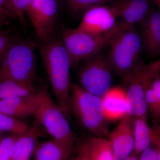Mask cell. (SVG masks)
<instances>
[{
    "label": "cell",
    "instance_id": "836d02e7",
    "mask_svg": "<svg viewBox=\"0 0 160 160\" xmlns=\"http://www.w3.org/2000/svg\"><path fill=\"white\" fill-rule=\"evenodd\" d=\"M2 132H0V142H1V140H2Z\"/></svg>",
    "mask_w": 160,
    "mask_h": 160
},
{
    "label": "cell",
    "instance_id": "d590c367",
    "mask_svg": "<svg viewBox=\"0 0 160 160\" xmlns=\"http://www.w3.org/2000/svg\"><path fill=\"white\" fill-rule=\"evenodd\" d=\"M3 26H0V32H1V31H2V27Z\"/></svg>",
    "mask_w": 160,
    "mask_h": 160
},
{
    "label": "cell",
    "instance_id": "e575fe53",
    "mask_svg": "<svg viewBox=\"0 0 160 160\" xmlns=\"http://www.w3.org/2000/svg\"><path fill=\"white\" fill-rule=\"evenodd\" d=\"M77 160L76 158L75 157H72L70 159V160Z\"/></svg>",
    "mask_w": 160,
    "mask_h": 160
},
{
    "label": "cell",
    "instance_id": "f35d334b",
    "mask_svg": "<svg viewBox=\"0 0 160 160\" xmlns=\"http://www.w3.org/2000/svg\"><path fill=\"white\" fill-rule=\"evenodd\" d=\"M115 160V159H114V158H113V160Z\"/></svg>",
    "mask_w": 160,
    "mask_h": 160
},
{
    "label": "cell",
    "instance_id": "3957f363",
    "mask_svg": "<svg viewBox=\"0 0 160 160\" xmlns=\"http://www.w3.org/2000/svg\"><path fill=\"white\" fill-rule=\"evenodd\" d=\"M67 110L82 129L92 136L106 138L109 136L102 98L86 91L79 85L72 84Z\"/></svg>",
    "mask_w": 160,
    "mask_h": 160
},
{
    "label": "cell",
    "instance_id": "7402d4cb",
    "mask_svg": "<svg viewBox=\"0 0 160 160\" xmlns=\"http://www.w3.org/2000/svg\"><path fill=\"white\" fill-rule=\"evenodd\" d=\"M25 122L0 113V132L21 134L29 127Z\"/></svg>",
    "mask_w": 160,
    "mask_h": 160
},
{
    "label": "cell",
    "instance_id": "603a6c76",
    "mask_svg": "<svg viewBox=\"0 0 160 160\" xmlns=\"http://www.w3.org/2000/svg\"><path fill=\"white\" fill-rule=\"evenodd\" d=\"M114 0H66L72 12L75 14L84 13L87 9L94 6L105 5Z\"/></svg>",
    "mask_w": 160,
    "mask_h": 160
},
{
    "label": "cell",
    "instance_id": "9a60e30c",
    "mask_svg": "<svg viewBox=\"0 0 160 160\" xmlns=\"http://www.w3.org/2000/svg\"><path fill=\"white\" fill-rule=\"evenodd\" d=\"M38 101L37 91L35 94L27 96L2 99L0 100V113L18 119L33 116Z\"/></svg>",
    "mask_w": 160,
    "mask_h": 160
},
{
    "label": "cell",
    "instance_id": "8d00e7d4",
    "mask_svg": "<svg viewBox=\"0 0 160 160\" xmlns=\"http://www.w3.org/2000/svg\"><path fill=\"white\" fill-rule=\"evenodd\" d=\"M159 55H160V58H159V60L160 61V52H159Z\"/></svg>",
    "mask_w": 160,
    "mask_h": 160
},
{
    "label": "cell",
    "instance_id": "ba28073f",
    "mask_svg": "<svg viewBox=\"0 0 160 160\" xmlns=\"http://www.w3.org/2000/svg\"><path fill=\"white\" fill-rule=\"evenodd\" d=\"M113 72L107 56L100 52L82 61L78 71L79 86L102 98L112 87Z\"/></svg>",
    "mask_w": 160,
    "mask_h": 160
},
{
    "label": "cell",
    "instance_id": "52a82bcc",
    "mask_svg": "<svg viewBox=\"0 0 160 160\" xmlns=\"http://www.w3.org/2000/svg\"><path fill=\"white\" fill-rule=\"evenodd\" d=\"M160 74V61L146 65L142 62L124 82L129 105V114L132 118H147L146 92L155 78Z\"/></svg>",
    "mask_w": 160,
    "mask_h": 160
},
{
    "label": "cell",
    "instance_id": "4316f807",
    "mask_svg": "<svg viewBox=\"0 0 160 160\" xmlns=\"http://www.w3.org/2000/svg\"><path fill=\"white\" fill-rule=\"evenodd\" d=\"M14 39L8 30L0 32V62L2 61L8 48Z\"/></svg>",
    "mask_w": 160,
    "mask_h": 160
},
{
    "label": "cell",
    "instance_id": "5bb4252c",
    "mask_svg": "<svg viewBox=\"0 0 160 160\" xmlns=\"http://www.w3.org/2000/svg\"><path fill=\"white\" fill-rule=\"evenodd\" d=\"M106 121L120 120L129 114V105L126 89L111 87L102 97Z\"/></svg>",
    "mask_w": 160,
    "mask_h": 160
},
{
    "label": "cell",
    "instance_id": "d4e9b609",
    "mask_svg": "<svg viewBox=\"0 0 160 160\" xmlns=\"http://www.w3.org/2000/svg\"><path fill=\"white\" fill-rule=\"evenodd\" d=\"M31 0H7L11 11L22 25L26 22L25 15Z\"/></svg>",
    "mask_w": 160,
    "mask_h": 160
},
{
    "label": "cell",
    "instance_id": "e0dca14e",
    "mask_svg": "<svg viewBox=\"0 0 160 160\" xmlns=\"http://www.w3.org/2000/svg\"><path fill=\"white\" fill-rule=\"evenodd\" d=\"M42 126L36 122L29 126L20 134L15 145L14 152L11 160H29L34 154L38 144V139L42 135Z\"/></svg>",
    "mask_w": 160,
    "mask_h": 160
},
{
    "label": "cell",
    "instance_id": "30bf717a",
    "mask_svg": "<svg viewBox=\"0 0 160 160\" xmlns=\"http://www.w3.org/2000/svg\"><path fill=\"white\" fill-rule=\"evenodd\" d=\"M117 18L114 9L109 4L94 6L83 13L77 28L89 34L102 35L114 29Z\"/></svg>",
    "mask_w": 160,
    "mask_h": 160
},
{
    "label": "cell",
    "instance_id": "ffe728a7",
    "mask_svg": "<svg viewBox=\"0 0 160 160\" xmlns=\"http://www.w3.org/2000/svg\"><path fill=\"white\" fill-rule=\"evenodd\" d=\"M146 102L148 113L156 124L160 123V78L153 81L147 90Z\"/></svg>",
    "mask_w": 160,
    "mask_h": 160
},
{
    "label": "cell",
    "instance_id": "7c38bea8",
    "mask_svg": "<svg viewBox=\"0 0 160 160\" xmlns=\"http://www.w3.org/2000/svg\"><path fill=\"white\" fill-rule=\"evenodd\" d=\"M139 25L143 51L150 58H154L160 50V9L153 7Z\"/></svg>",
    "mask_w": 160,
    "mask_h": 160
},
{
    "label": "cell",
    "instance_id": "83f0119b",
    "mask_svg": "<svg viewBox=\"0 0 160 160\" xmlns=\"http://www.w3.org/2000/svg\"><path fill=\"white\" fill-rule=\"evenodd\" d=\"M139 160H158V150L154 143L139 154Z\"/></svg>",
    "mask_w": 160,
    "mask_h": 160
},
{
    "label": "cell",
    "instance_id": "1f68e13d",
    "mask_svg": "<svg viewBox=\"0 0 160 160\" xmlns=\"http://www.w3.org/2000/svg\"><path fill=\"white\" fill-rule=\"evenodd\" d=\"M123 160H139L138 157L137 155H136L132 154L127 157L126 158L124 159Z\"/></svg>",
    "mask_w": 160,
    "mask_h": 160
},
{
    "label": "cell",
    "instance_id": "d6986e66",
    "mask_svg": "<svg viewBox=\"0 0 160 160\" xmlns=\"http://www.w3.org/2000/svg\"><path fill=\"white\" fill-rule=\"evenodd\" d=\"M35 85H29L12 80L0 82V100L13 97L27 96L36 93Z\"/></svg>",
    "mask_w": 160,
    "mask_h": 160
},
{
    "label": "cell",
    "instance_id": "f1b7e54d",
    "mask_svg": "<svg viewBox=\"0 0 160 160\" xmlns=\"http://www.w3.org/2000/svg\"><path fill=\"white\" fill-rule=\"evenodd\" d=\"M0 13L9 18L14 16L7 0H0Z\"/></svg>",
    "mask_w": 160,
    "mask_h": 160
},
{
    "label": "cell",
    "instance_id": "484cf974",
    "mask_svg": "<svg viewBox=\"0 0 160 160\" xmlns=\"http://www.w3.org/2000/svg\"><path fill=\"white\" fill-rule=\"evenodd\" d=\"M77 160H92L89 137L81 138L77 146Z\"/></svg>",
    "mask_w": 160,
    "mask_h": 160
},
{
    "label": "cell",
    "instance_id": "44dd1931",
    "mask_svg": "<svg viewBox=\"0 0 160 160\" xmlns=\"http://www.w3.org/2000/svg\"><path fill=\"white\" fill-rule=\"evenodd\" d=\"M92 160H112L113 152L109 140L105 138L89 137Z\"/></svg>",
    "mask_w": 160,
    "mask_h": 160
},
{
    "label": "cell",
    "instance_id": "4fadbf2b",
    "mask_svg": "<svg viewBox=\"0 0 160 160\" xmlns=\"http://www.w3.org/2000/svg\"><path fill=\"white\" fill-rule=\"evenodd\" d=\"M109 5L121 21L135 26L142 22L154 5L152 0H114Z\"/></svg>",
    "mask_w": 160,
    "mask_h": 160
},
{
    "label": "cell",
    "instance_id": "7a4b0ae2",
    "mask_svg": "<svg viewBox=\"0 0 160 160\" xmlns=\"http://www.w3.org/2000/svg\"><path fill=\"white\" fill-rule=\"evenodd\" d=\"M42 42L39 48L40 54L52 90L57 101L58 106L65 112L67 111L72 86L70 58L62 40L53 37Z\"/></svg>",
    "mask_w": 160,
    "mask_h": 160
},
{
    "label": "cell",
    "instance_id": "74e56055",
    "mask_svg": "<svg viewBox=\"0 0 160 160\" xmlns=\"http://www.w3.org/2000/svg\"></svg>",
    "mask_w": 160,
    "mask_h": 160
},
{
    "label": "cell",
    "instance_id": "d6a6232c",
    "mask_svg": "<svg viewBox=\"0 0 160 160\" xmlns=\"http://www.w3.org/2000/svg\"><path fill=\"white\" fill-rule=\"evenodd\" d=\"M152 1L155 6H157L160 10V0H152Z\"/></svg>",
    "mask_w": 160,
    "mask_h": 160
},
{
    "label": "cell",
    "instance_id": "277c9868",
    "mask_svg": "<svg viewBox=\"0 0 160 160\" xmlns=\"http://www.w3.org/2000/svg\"><path fill=\"white\" fill-rule=\"evenodd\" d=\"M36 46L32 41L14 40L0 62V82L12 80L34 85Z\"/></svg>",
    "mask_w": 160,
    "mask_h": 160
},
{
    "label": "cell",
    "instance_id": "6da1fadb",
    "mask_svg": "<svg viewBox=\"0 0 160 160\" xmlns=\"http://www.w3.org/2000/svg\"><path fill=\"white\" fill-rule=\"evenodd\" d=\"M107 58L113 72L123 82L129 78L143 62V51L139 32L135 25L118 22L117 28L109 41Z\"/></svg>",
    "mask_w": 160,
    "mask_h": 160
},
{
    "label": "cell",
    "instance_id": "8992f818",
    "mask_svg": "<svg viewBox=\"0 0 160 160\" xmlns=\"http://www.w3.org/2000/svg\"><path fill=\"white\" fill-rule=\"evenodd\" d=\"M117 28V24L114 29L106 34L94 35L77 28L72 29L62 26L61 40L69 55L72 67L101 52L108 46Z\"/></svg>",
    "mask_w": 160,
    "mask_h": 160
},
{
    "label": "cell",
    "instance_id": "4dcf8cb0",
    "mask_svg": "<svg viewBox=\"0 0 160 160\" xmlns=\"http://www.w3.org/2000/svg\"><path fill=\"white\" fill-rule=\"evenodd\" d=\"M9 18L0 13V26H3L8 23Z\"/></svg>",
    "mask_w": 160,
    "mask_h": 160
},
{
    "label": "cell",
    "instance_id": "ac0fdd59",
    "mask_svg": "<svg viewBox=\"0 0 160 160\" xmlns=\"http://www.w3.org/2000/svg\"><path fill=\"white\" fill-rule=\"evenodd\" d=\"M132 121L134 141L132 154L138 156L154 142V129L148 125L147 118H132Z\"/></svg>",
    "mask_w": 160,
    "mask_h": 160
},
{
    "label": "cell",
    "instance_id": "9c48e42d",
    "mask_svg": "<svg viewBox=\"0 0 160 160\" xmlns=\"http://www.w3.org/2000/svg\"><path fill=\"white\" fill-rule=\"evenodd\" d=\"M58 12L57 0H31L26 14L41 42L53 38Z\"/></svg>",
    "mask_w": 160,
    "mask_h": 160
},
{
    "label": "cell",
    "instance_id": "f546056e",
    "mask_svg": "<svg viewBox=\"0 0 160 160\" xmlns=\"http://www.w3.org/2000/svg\"><path fill=\"white\" fill-rule=\"evenodd\" d=\"M154 129L155 139L154 144L158 150V160H160V123L155 124L153 126Z\"/></svg>",
    "mask_w": 160,
    "mask_h": 160
},
{
    "label": "cell",
    "instance_id": "cb8c5ba5",
    "mask_svg": "<svg viewBox=\"0 0 160 160\" xmlns=\"http://www.w3.org/2000/svg\"><path fill=\"white\" fill-rule=\"evenodd\" d=\"M19 135L10 133L2 138L0 142V160H11L16 142Z\"/></svg>",
    "mask_w": 160,
    "mask_h": 160
},
{
    "label": "cell",
    "instance_id": "5b68a950",
    "mask_svg": "<svg viewBox=\"0 0 160 160\" xmlns=\"http://www.w3.org/2000/svg\"><path fill=\"white\" fill-rule=\"evenodd\" d=\"M38 104L35 121L52 138L75 142L76 136L64 112L52 100L48 88L42 85L38 89Z\"/></svg>",
    "mask_w": 160,
    "mask_h": 160
},
{
    "label": "cell",
    "instance_id": "2e32d148",
    "mask_svg": "<svg viewBox=\"0 0 160 160\" xmlns=\"http://www.w3.org/2000/svg\"><path fill=\"white\" fill-rule=\"evenodd\" d=\"M75 142L52 138L38 144L34 152L35 160H69Z\"/></svg>",
    "mask_w": 160,
    "mask_h": 160
},
{
    "label": "cell",
    "instance_id": "8fae6325",
    "mask_svg": "<svg viewBox=\"0 0 160 160\" xmlns=\"http://www.w3.org/2000/svg\"><path fill=\"white\" fill-rule=\"evenodd\" d=\"M108 137L115 160H123L132 154L134 141L131 117L127 114L120 120L118 124L109 132Z\"/></svg>",
    "mask_w": 160,
    "mask_h": 160
}]
</instances>
